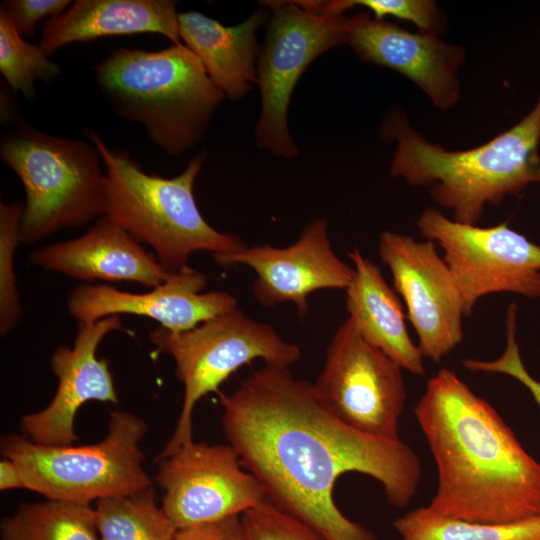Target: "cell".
<instances>
[{
	"instance_id": "1",
	"label": "cell",
	"mask_w": 540,
	"mask_h": 540,
	"mask_svg": "<svg viewBox=\"0 0 540 540\" xmlns=\"http://www.w3.org/2000/svg\"><path fill=\"white\" fill-rule=\"evenodd\" d=\"M219 397L228 443L266 499L325 540H378L336 505L334 488L344 473L377 480L394 507H406L417 493L422 467L410 446L348 426L314 383L295 377L289 368L265 365Z\"/></svg>"
},
{
	"instance_id": "2",
	"label": "cell",
	"mask_w": 540,
	"mask_h": 540,
	"mask_svg": "<svg viewBox=\"0 0 540 540\" xmlns=\"http://www.w3.org/2000/svg\"><path fill=\"white\" fill-rule=\"evenodd\" d=\"M414 414L437 469L431 510L491 524L540 516V462L454 371L428 380Z\"/></svg>"
},
{
	"instance_id": "3",
	"label": "cell",
	"mask_w": 540,
	"mask_h": 540,
	"mask_svg": "<svg viewBox=\"0 0 540 540\" xmlns=\"http://www.w3.org/2000/svg\"><path fill=\"white\" fill-rule=\"evenodd\" d=\"M380 135L396 143L390 175L429 187L432 199L460 223L478 225L487 205L540 184V94L514 126L471 149L450 151L428 141L398 107L385 116Z\"/></svg>"
},
{
	"instance_id": "4",
	"label": "cell",
	"mask_w": 540,
	"mask_h": 540,
	"mask_svg": "<svg viewBox=\"0 0 540 540\" xmlns=\"http://www.w3.org/2000/svg\"><path fill=\"white\" fill-rule=\"evenodd\" d=\"M94 72L111 109L143 125L150 140L173 157L202 140L225 98L183 43L159 51L121 47Z\"/></svg>"
},
{
	"instance_id": "5",
	"label": "cell",
	"mask_w": 540,
	"mask_h": 540,
	"mask_svg": "<svg viewBox=\"0 0 540 540\" xmlns=\"http://www.w3.org/2000/svg\"><path fill=\"white\" fill-rule=\"evenodd\" d=\"M86 134L106 172L104 216L149 245L167 271L187 267L189 257L197 251L214 258L247 246L239 236L209 225L198 209L193 187L206 159L205 151L192 158L178 176L163 178L143 171L129 154L107 146L95 131Z\"/></svg>"
},
{
	"instance_id": "6",
	"label": "cell",
	"mask_w": 540,
	"mask_h": 540,
	"mask_svg": "<svg viewBox=\"0 0 540 540\" xmlns=\"http://www.w3.org/2000/svg\"><path fill=\"white\" fill-rule=\"evenodd\" d=\"M0 157L25 190L22 243L35 244L104 215L106 172L90 141L56 137L21 125L2 137Z\"/></svg>"
},
{
	"instance_id": "7",
	"label": "cell",
	"mask_w": 540,
	"mask_h": 540,
	"mask_svg": "<svg viewBox=\"0 0 540 540\" xmlns=\"http://www.w3.org/2000/svg\"><path fill=\"white\" fill-rule=\"evenodd\" d=\"M145 433L140 417L115 411L106 436L96 444L51 447L13 434L2 439L1 453L17 464L26 489L49 500L90 505L152 487L140 447Z\"/></svg>"
},
{
	"instance_id": "8",
	"label": "cell",
	"mask_w": 540,
	"mask_h": 540,
	"mask_svg": "<svg viewBox=\"0 0 540 540\" xmlns=\"http://www.w3.org/2000/svg\"><path fill=\"white\" fill-rule=\"evenodd\" d=\"M157 353L170 355L184 386L181 412L174 432L157 457L162 459L193 441L192 414L206 395L236 370L255 360L266 366L290 368L301 350L267 323L253 320L238 307L185 331L158 326L149 333Z\"/></svg>"
},
{
	"instance_id": "9",
	"label": "cell",
	"mask_w": 540,
	"mask_h": 540,
	"mask_svg": "<svg viewBox=\"0 0 540 540\" xmlns=\"http://www.w3.org/2000/svg\"><path fill=\"white\" fill-rule=\"evenodd\" d=\"M269 12L266 37L257 60L261 108L255 136L259 149L285 159L299 149L288 129V109L305 69L321 54L347 45L348 22L343 15H326L300 1L261 2Z\"/></svg>"
},
{
	"instance_id": "10",
	"label": "cell",
	"mask_w": 540,
	"mask_h": 540,
	"mask_svg": "<svg viewBox=\"0 0 540 540\" xmlns=\"http://www.w3.org/2000/svg\"><path fill=\"white\" fill-rule=\"evenodd\" d=\"M417 227L443 251L469 316L484 296L514 293L540 297V245L507 222L481 227L457 222L436 208H426Z\"/></svg>"
},
{
	"instance_id": "11",
	"label": "cell",
	"mask_w": 540,
	"mask_h": 540,
	"mask_svg": "<svg viewBox=\"0 0 540 540\" xmlns=\"http://www.w3.org/2000/svg\"><path fill=\"white\" fill-rule=\"evenodd\" d=\"M403 369L347 317L333 334L314 385L332 412L370 436L399 440L407 399Z\"/></svg>"
},
{
	"instance_id": "12",
	"label": "cell",
	"mask_w": 540,
	"mask_h": 540,
	"mask_svg": "<svg viewBox=\"0 0 540 540\" xmlns=\"http://www.w3.org/2000/svg\"><path fill=\"white\" fill-rule=\"evenodd\" d=\"M157 462L161 507L177 530L241 516L266 500L262 485L229 443L193 440Z\"/></svg>"
},
{
	"instance_id": "13",
	"label": "cell",
	"mask_w": 540,
	"mask_h": 540,
	"mask_svg": "<svg viewBox=\"0 0 540 540\" xmlns=\"http://www.w3.org/2000/svg\"><path fill=\"white\" fill-rule=\"evenodd\" d=\"M435 245L387 230L379 239V256L405 301L423 357L439 363L462 342L466 315L458 284Z\"/></svg>"
},
{
	"instance_id": "14",
	"label": "cell",
	"mask_w": 540,
	"mask_h": 540,
	"mask_svg": "<svg viewBox=\"0 0 540 540\" xmlns=\"http://www.w3.org/2000/svg\"><path fill=\"white\" fill-rule=\"evenodd\" d=\"M214 260L222 267L240 264L252 269L256 274L252 286L256 301L268 308L292 303L300 318L309 311V295L323 289L346 290L354 276V268L334 252L327 221L322 218L308 223L288 246H246Z\"/></svg>"
},
{
	"instance_id": "15",
	"label": "cell",
	"mask_w": 540,
	"mask_h": 540,
	"mask_svg": "<svg viewBox=\"0 0 540 540\" xmlns=\"http://www.w3.org/2000/svg\"><path fill=\"white\" fill-rule=\"evenodd\" d=\"M121 329L120 315L78 323L73 346H59L51 356V369L58 379L56 393L45 408L21 418L23 436L43 446H71L78 439L74 421L84 403H118L109 361L99 359L96 351L107 334Z\"/></svg>"
},
{
	"instance_id": "16",
	"label": "cell",
	"mask_w": 540,
	"mask_h": 540,
	"mask_svg": "<svg viewBox=\"0 0 540 540\" xmlns=\"http://www.w3.org/2000/svg\"><path fill=\"white\" fill-rule=\"evenodd\" d=\"M347 22V45L362 61L407 77L440 110L458 103V72L466 59L463 46L445 42L437 34L412 33L365 12L347 17Z\"/></svg>"
},
{
	"instance_id": "17",
	"label": "cell",
	"mask_w": 540,
	"mask_h": 540,
	"mask_svg": "<svg viewBox=\"0 0 540 540\" xmlns=\"http://www.w3.org/2000/svg\"><path fill=\"white\" fill-rule=\"evenodd\" d=\"M207 283L206 275L189 266L144 293L85 283L69 291L67 309L78 323L132 314L151 318L171 331H185L238 307L237 299L228 292L202 293Z\"/></svg>"
},
{
	"instance_id": "18",
	"label": "cell",
	"mask_w": 540,
	"mask_h": 540,
	"mask_svg": "<svg viewBox=\"0 0 540 540\" xmlns=\"http://www.w3.org/2000/svg\"><path fill=\"white\" fill-rule=\"evenodd\" d=\"M29 262L43 270L82 281H128L155 288L175 272L167 271L138 240L107 216L83 235L38 247Z\"/></svg>"
},
{
	"instance_id": "19",
	"label": "cell",
	"mask_w": 540,
	"mask_h": 540,
	"mask_svg": "<svg viewBox=\"0 0 540 540\" xmlns=\"http://www.w3.org/2000/svg\"><path fill=\"white\" fill-rule=\"evenodd\" d=\"M176 6L172 0H77L45 21L39 46L49 56L74 42L138 33L161 34L179 45Z\"/></svg>"
},
{
	"instance_id": "20",
	"label": "cell",
	"mask_w": 540,
	"mask_h": 540,
	"mask_svg": "<svg viewBox=\"0 0 540 540\" xmlns=\"http://www.w3.org/2000/svg\"><path fill=\"white\" fill-rule=\"evenodd\" d=\"M269 15L261 8L238 25L225 26L198 11L179 13V35L225 97L241 100L257 84V31Z\"/></svg>"
},
{
	"instance_id": "21",
	"label": "cell",
	"mask_w": 540,
	"mask_h": 540,
	"mask_svg": "<svg viewBox=\"0 0 540 540\" xmlns=\"http://www.w3.org/2000/svg\"><path fill=\"white\" fill-rule=\"evenodd\" d=\"M354 276L346 288V309L359 334L403 370L423 376V355L411 339L398 294L380 268L358 247L348 252Z\"/></svg>"
},
{
	"instance_id": "22",
	"label": "cell",
	"mask_w": 540,
	"mask_h": 540,
	"mask_svg": "<svg viewBox=\"0 0 540 540\" xmlns=\"http://www.w3.org/2000/svg\"><path fill=\"white\" fill-rule=\"evenodd\" d=\"M0 532L1 540H100L94 508L49 499L21 505Z\"/></svg>"
},
{
	"instance_id": "23",
	"label": "cell",
	"mask_w": 540,
	"mask_h": 540,
	"mask_svg": "<svg viewBox=\"0 0 540 540\" xmlns=\"http://www.w3.org/2000/svg\"><path fill=\"white\" fill-rule=\"evenodd\" d=\"M400 540H540V516L505 523H479L442 516L428 506L395 519Z\"/></svg>"
},
{
	"instance_id": "24",
	"label": "cell",
	"mask_w": 540,
	"mask_h": 540,
	"mask_svg": "<svg viewBox=\"0 0 540 540\" xmlns=\"http://www.w3.org/2000/svg\"><path fill=\"white\" fill-rule=\"evenodd\" d=\"M94 510L100 540H173L177 532L152 487L98 500Z\"/></svg>"
},
{
	"instance_id": "25",
	"label": "cell",
	"mask_w": 540,
	"mask_h": 540,
	"mask_svg": "<svg viewBox=\"0 0 540 540\" xmlns=\"http://www.w3.org/2000/svg\"><path fill=\"white\" fill-rule=\"evenodd\" d=\"M0 71L14 92L28 100L35 95L37 80L49 82L61 73L39 45L23 39L0 10Z\"/></svg>"
},
{
	"instance_id": "26",
	"label": "cell",
	"mask_w": 540,
	"mask_h": 540,
	"mask_svg": "<svg viewBox=\"0 0 540 540\" xmlns=\"http://www.w3.org/2000/svg\"><path fill=\"white\" fill-rule=\"evenodd\" d=\"M24 203L0 204V334L6 336L19 322L23 314L20 293L17 288L14 257L17 246L22 243L20 223Z\"/></svg>"
},
{
	"instance_id": "27",
	"label": "cell",
	"mask_w": 540,
	"mask_h": 540,
	"mask_svg": "<svg viewBox=\"0 0 540 540\" xmlns=\"http://www.w3.org/2000/svg\"><path fill=\"white\" fill-rule=\"evenodd\" d=\"M361 6L382 20L387 16L409 21L417 31L440 35L446 30V20L438 4L432 0H331L315 1L316 10L326 15H343L347 10Z\"/></svg>"
},
{
	"instance_id": "28",
	"label": "cell",
	"mask_w": 540,
	"mask_h": 540,
	"mask_svg": "<svg viewBox=\"0 0 540 540\" xmlns=\"http://www.w3.org/2000/svg\"><path fill=\"white\" fill-rule=\"evenodd\" d=\"M246 540H325L315 529L267 499L241 516Z\"/></svg>"
},
{
	"instance_id": "29",
	"label": "cell",
	"mask_w": 540,
	"mask_h": 540,
	"mask_svg": "<svg viewBox=\"0 0 540 540\" xmlns=\"http://www.w3.org/2000/svg\"><path fill=\"white\" fill-rule=\"evenodd\" d=\"M518 307L511 303L506 313V346L504 352L494 360L466 358L462 365L473 372L500 373L513 377L525 386L540 408V381L525 368L516 339Z\"/></svg>"
},
{
	"instance_id": "30",
	"label": "cell",
	"mask_w": 540,
	"mask_h": 540,
	"mask_svg": "<svg viewBox=\"0 0 540 540\" xmlns=\"http://www.w3.org/2000/svg\"><path fill=\"white\" fill-rule=\"evenodd\" d=\"M71 3L68 0H6L1 2L0 10L22 37H31L38 22L59 16Z\"/></svg>"
},
{
	"instance_id": "31",
	"label": "cell",
	"mask_w": 540,
	"mask_h": 540,
	"mask_svg": "<svg viewBox=\"0 0 540 540\" xmlns=\"http://www.w3.org/2000/svg\"><path fill=\"white\" fill-rule=\"evenodd\" d=\"M173 540H246L240 516L177 530Z\"/></svg>"
},
{
	"instance_id": "32",
	"label": "cell",
	"mask_w": 540,
	"mask_h": 540,
	"mask_svg": "<svg viewBox=\"0 0 540 540\" xmlns=\"http://www.w3.org/2000/svg\"><path fill=\"white\" fill-rule=\"evenodd\" d=\"M25 488L21 471L17 464L4 457L0 462V489L1 491Z\"/></svg>"
}]
</instances>
